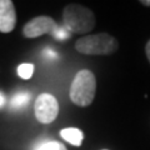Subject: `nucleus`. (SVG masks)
Segmentation results:
<instances>
[{
  "label": "nucleus",
  "instance_id": "nucleus-1",
  "mask_svg": "<svg viewBox=\"0 0 150 150\" xmlns=\"http://www.w3.org/2000/svg\"><path fill=\"white\" fill-rule=\"evenodd\" d=\"M63 23L71 34H86L95 26V15L80 4H69L63 10Z\"/></svg>",
  "mask_w": 150,
  "mask_h": 150
},
{
  "label": "nucleus",
  "instance_id": "nucleus-2",
  "mask_svg": "<svg viewBox=\"0 0 150 150\" xmlns=\"http://www.w3.org/2000/svg\"><path fill=\"white\" fill-rule=\"evenodd\" d=\"M75 49L84 55H111L119 49V43L108 33H98L78 39Z\"/></svg>",
  "mask_w": 150,
  "mask_h": 150
},
{
  "label": "nucleus",
  "instance_id": "nucleus-3",
  "mask_svg": "<svg viewBox=\"0 0 150 150\" xmlns=\"http://www.w3.org/2000/svg\"><path fill=\"white\" fill-rule=\"evenodd\" d=\"M96 93V80L95 75L90 70L84 69L78 71L74 80L70 85L69 96L75 105L89 106L94 101Z\"/></svg>",
  "mask_w": 150,
  "mask_h": 150
},
{
  "label": "nucleus",
  "instance_id": "nucleus-4",
  "mask_svg": "<svg viewBox=\"0 0 150 150\" xmlns=\"http://www.w3.org/2000/svg\"><path fill=\"white\" fill-rule=\"evenodd\" d=\"M35 118L41 124H50L56 119L59 114V103L54 95L49 93H43L36 98L35 105Z\"/></svg>",
  "mask_w": 150,
  "mask_h": 150
},
{
  "label": "nucleus",
  "instance_id": "nucleus-5",
  "mask_svg": "<svg viewBox=\"0 0 150 150\" xmlns=\"http://www.w3.org/2000/svg\"><path fill=\"white\" fill-rule=\"evenodd\" d=\"M59 25L56 24V21L53 18L41 15L36 16L34 19H31L30 21H28L23 28V35L25 38H39L44 34H51L54 36V34L58 30Z\"/></svg>",
  "mask_w": 150,
  "mask_h": 150
},
{
  "label": "nucleus",
  "instance_id": "nucleus-6",
  "mask_svg": "<svg viewBox=\"0 0 150 150\" xmlns=\"http://www.w3.org/2000/svg\"><path fill=\"white\" fill-rule=\"evenodd\" d=\"M16 25V11L11 0H0V33H10Z\"/></svg>",
  "mask_w": 150,
  "mask_h": 150
},
{
  "label": "nucleus",
  "instance_id": "nucleus-7",
  "mask_svg": "<svg viewBox=\"0 0 150 150\" xmlns=\"http://www.w3.org/2000/svg\"><path fill=\"white\" fill-rule=\"evenodd\" d=\"M60 137L74 146H80L84 140L83 131L78 128H65L60 131Z\"/></svg>",
  "mask_w": 150,
  "mask_h": 150
},
{
  "label": "nucleus",
  "instance_id": "nucleus-8",
  "mask_svg": "<svg viewBox=\"0 0 150 150\" xmlns=\"http://www.w3.org/2000/svg\"><path fill=\"white\" fill-rule=\"evenodd\" d=\"M30 100V95L29 94H25V93H21V94H16L14 95L10 100V105L13 109H21L24 108L25 105H28V103Z\"/></svg>",
  "mask_w": 150,
  "mask_h": 150
},
{
  "label": "nucleus",
  "instance_id": "nucleus-9",
  "mask_svg": "<svg viewBox=\"0 0 150 150\" xmlns=\"http://www.w3.org/2000/svg\"><path fill=\"white\" fill-rule=\"evenodd\" d=\"M33 73H34V65L33 64H20L18 67V74L19 76L21 79H24V80H28V79H30L33 76Z\"/></svg>",
  "mask_w": 150,
  "mask_h": 150
},
{
  "label": "nucleus",
  "instance_id": "nucleus-10",
  "mask_svg": "<svg viewBox=\"0 0 150 150\" xmlns=\"http://www.w3.org/2000/svg\"><path fill=\"white\" fill-rule=\"evenodd\" d=\"M38 150H68L65 145H63L62 143L59 142H48L41 144Z\"/></svg>",
  "mask_w": 150,
  "mask_h": 150
},
{
  "label": "nucleus",
  "instance_id": "nucleus-11",
  "mask_svg": "<svg viewBox=\"0 0 150 150\" xmlns=\"http://www.w3.org/2000/svg\"><path fill=\"white\" fill-rule=\"evenodd\" d=\"M70 36H71V33H70L67 28L63 25V26L58 28V30H56V33L54 34L53 38L56 39V40H65V39H69Z\"/></svg>",
  "mask_w": 150,
  "mask_h": 150
},
{
  "label": "nucleus",
  "instance_id": "nucleus-12",
  "mask_svg": "<svg viewBox=\"0 0 150 150\" xmlns=\"http://www.w3.org/2000/svg\"><path fill=\"white\" fill-rule=\"evenodd\" d=\"M145 53H146V58L150 63V40L146 43V45H145Z\"/></svg>",
  "mask_w": 150,
  "mask_h": 150
},
{
  "label": "nucleus",
  "instance_id": "nucleus-13",
  "mask_svg": "<svg viewBox=\"0 0 150 150\" xmlns=\"http://www.w3.org/2000/svg\"><path fill=\"white\" fill-rule=\"evenodd\" d=\"M4 104H5V98H4V95L0 93V108H3Z\"/></svg>",
  "mask_w": 150,
  "mask_h": 150
},
{
  "label": "nucleus",
  "instance_id": "nucleus-14",
  "mask_svg": "<svg viewBox=\"0 0 150 150\" xmlns=\"http://www.w3.org/2000/svg\"><path fill=\"white\" fill-rule=\"evenodd\" d=\"M140 4H143V5H145V6H150V0H142Z\"/></svg>",
  "mask_w": 150,
  "mask_h": 150
},
{
  "label": "nucleus",
  "instance_id": "nucleus-15",
  "mask_svg": "<svg viewBox=\"0 0 150 150\" xmlns=\"http://www.w3.org/2000/svg\"><path fill=\"white\" fill-rule=\"evenodd\" d=\"M104 150H108V149H104Z\"/></svg>",
  "mask_w": 150,
  "mask_h": 150
}]
</instances>
